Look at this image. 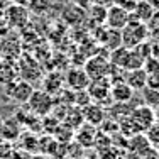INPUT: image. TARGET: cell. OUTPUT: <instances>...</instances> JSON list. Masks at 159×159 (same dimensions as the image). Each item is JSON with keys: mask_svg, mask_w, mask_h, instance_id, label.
<instances>
[{"mask_svg": "<svg viewBox=\"0 0 159 159\" xmlns=\"http://www.w3.org/2000/svg\"><path fill=\"white\" fill-rule=\"evenodd\" d=\"M120 32H122V46L130 48V49L137 48L139 44H142L147 39V36H149L147 25L144 22L137 20V19H132V17Z\"/></svg>", "mask_w": 159, "mask_h": 159, "instance_id": "1", "label": "cell"}, {"mask_svg": "<svg viewBox=\"0 0 159 159\" xmlns=\"http://www.w3.org/2000/svg\"><path fill=\"white\" fill-rule=\"evenodd\" d=\"M32 92H34V88L27 80L17 78L16 81L5 85L7 97H9L10 100H14V102H19V103H27L29 98H31V95H32Z\"/></svg>", "mask_w": 159, "mask_h": 159, "instance_id": "2", "label": "cell"}, {"mask_svg": "<svg viewBox=\"0 0 159 159\" xmlns=\"http://www.w3.org/2000/svg\"><path fill=\"white\" fill-rule=\"evenodd\" d=\"M129 119L139 129V132H144L147 127H151L156 122L154 108L149 107V105H137V107H134L130 110V113H129Z\"/></svg>", "mask_w": 159, "mask_h": 159, "instance_id": "3", "label": "cell"}, {"mask_svg": "<svg viewBox=\"0 0 159 159\" xmlns=\"http://www.w3.org/2000/svg\"><path fill=\"white\" fill-rule=\"evenodd\" d=\"M130 20V12L124 7L117 5V3H112L110 7H107V17H105V22L110 29H117V31H122L127 25V22Z\"/></svg>", "mask_w": 159, "mask_h": 159, "instance_id": "4", "label": "cell"}, {"mask_svg": "<svg viewBox=\"0 0 159 159\" xmlns=\"http://www.w3.org/2000/svg\"><path fill=\"white\" fill-rule=\"evenodd\" d=\"M29 107L34 113H39V115H46L48 112L52 110V105H54V100H52V95L44 90H34L31 98H29Z\"/></svg>", "mask_w": 159, "mask_h": 159, "instance_id": "5", "label": "cell"}, {"mask_svg": "<svg viewBox=\"0 0 159 159\" xmlns=\"http://www.w3.org/2000/svg\"><path fill=\"white\" fill-rule=\"evenodd\" d=\"M83 70L86 71V75L90 76V80H98V78H107L110 75L112 70V63L110 59L100 58V56H95V58H90L86 61L85 68Z\"/></svg>", "mask_w": 159, "mask_h": 159, "instance_id": "6", "label": "cell"}, {"mask_svg": "<svg viewBox=\"0 0 159 159\" xmlns=\"http://www.w3.org/2000/svg\"><path fill=\"white\" fill-rule=\"evenodd\" d=\"M110 90H112V81L110 78H98V80H90V85L86 86V92L90 95V100L95 102H103L110 97Z\"/></svg>", "mask_w": 159, "mask_h": 159, "instance_id": "7", "label": "cell"}, {"mask_svg": "<svg viewBox=\"0 0 159 159\" xmlns=\"http://www.w3.org/2000/svg\"><path fill=\"white\" fill-rule=\"evenodd\" d=\"M7 22L12 27H24L29 20V12L25 7H22V3H16V5L7 7Z\"/></svg>", "mask_w": 159, "mask_h": 159, "instance_id": "8", "label": "cell"}, {"mask_svg": "<svg viewBox=\"0 0 159 159\" xmlns=\"http://www.w3.org/2000/svg\"><path fill=\"white\" fill-rule=\"evenodd\" d=\"M66 83L71 90H86V86L90 85V76L86 75L85 70L78 68V70H70L66 75Z\"/></svg>", "mask_w": 159, "mask_h": 159, "instance_id": "9", "label": "cell"}, {"mask_svg": "<svg viewBox=\"0 0 159 159\" xmlns=\"http://www.w3.org/2000/svg\"><path fill=\"white\" fill-rule=\"evenodd\" d=\"M154 12H156V7L151 3V0H142V2H135L134 9L130 12V17L147 24V22L152 20Z\"/></svg>", "mask_w": 159, "mask_h": 159, "instance_id": "10", "label": "cell"}, {"mask_svg": "<svg viewBox=\"0 0 159 159\" xmlns=\"http://www.w3.org/2000/svg\"><path fill=\"white\" fill-rule=\"evenodd\" d=\"M130 141H129V149H130V152L134 154V156H146L149 151H152L154 147L149 144V141L146 139V135H144V132H139V134H134L132 137H129Z\"/></svg>", "mask_w": 159, "mask_h": 159, "instance_id": "11", "label": "cell"}, {"mask_svg": "<svg viewBox=\"0 0 159 159\" xmlns=\"http://www.w3.org/2000/svg\"><path fill=\"white\" fill-rule=\"evenodd\" d=\"M83 110V120H85L86 124H90V125H100V124H103L105 120V110L100 107L98 103H93V105H85V107L81 108Z\"/></svg>", "mask_w": 159, "mask_h": 159, "instance_id": "12", "label": "cell"}, {"mask_svg": "<svg viewBox=\"0 0 159 159\" xmlns=\"http://www.w3.org/2000/svg\"><path fill=\"white\" fill-rule=\"evenodd\" d=\"M124 81L130 86L132 90H142L147 85V71L144 68H135V70H129L125 73Z\"/></svg>", "mask_w": 159, "mask_h": 159, "instance_id": "13", "label": "cell"}, {"mask_svg": "<svg viewBox=\"0 0 159 159\" xmlns=\"http://www.w3.org/2000/svg\"><path fill=\"white\" fill-rule=\"evenodd\" d=\"M134 90L127 85L125 81H119V83H112V90H110V97L113 102L117 103H127L132 100Z\"/></svg>", "mask_w": 159, "mask_h": 159, "instance_id": "14", "label": "cell"}, {"mask_svg": "<svg viewBox=\"0 0 159 159\" xmlns=\"http://www.w3.org/2000/svg\"><path fill=\"white\" fill-rule=\"evenodd\" d=\"M19 76V66L14 61L9 59H2L0 61V83L2 85H9V83L16 81Z\"/></svg>", "mask_w": 159, "mask_h": 159, "instance_id": "15", "label": "cell"}, {"mask_svg": "<svg viewBox=\"0 0 159 159\" xmlns=\"http://www.w3.org/2000/svg\"><path fill=\"white\" fill-rule=\"evenodd\" d=\"M76 139L80 144L83 146H92L95 142L97 135H95V125H90V124H83L80 127V130L76 132Z\"/></svg>", "mask_w": 159, "mask_h": 159, "instance_id": "16", "label": "cell"}, {"mask_svg": "<svg viewBox=\"0 0 159 159\" xmlns=\"http://www.w3.org/2000/svg\"><path fill=\"white\" fill-rule=\"evenodd\" d=\"M61 85H63V75L59 73H49L46 78H44V86L43 90L48 93H58L61 90Z\"/></svg>", "mask_w": 159, "mask_h": 159, "instance_id": "17", "label": "cell"}, {"mask_svg": "<svg viewBox=\"0 0 159 159\" xmlns=\"http://www.w3.org/2000/svg\"><path fill=\"white\" fill-rule=\"evenodd\" d=\"M103 43L107 44V48L113 51V49L120 48L122 46V32L117 31V29H105L103 32Z\"/></svg>", "mask_w": 159, "mask_h": 159, "instance_id": "18", "label": "cell"}, {"mask_svg": "<svg viewBox=\"0 0 159 159\" xmlns=\"http://www.w3.org/2000/svg\"><path fill=\"white\" fill-rule=\"evenodd\" d=\"M141 92H142L144 100H146V105H149V107H152V108H156L159 105V86L156 88V86H147L146 85Z\"/></svg>", "mask_w": 159, "mask_h": 159, "instance_id": "19", "label": "cell"}, {"mask_svg": "<svg viewBox=\"0 0 159 159\" xmlns=\"http://www.w3.org/2000/svg\"><path fill=\"white\" fill-rule=\"evenodd\" d=\"M144 135H146V139L149 141L151 146L157 147L159 146V124L154 122L151 127H147L146 130H144Z\"/></svg>", "mask_w": 159, "mask_h": 159, "instance_id": "20", "label": "cell"}, {"mask_svg": "<svg viewBox=\"0 0 159 159\" xmlns=\"http://www.w3.org/2000/svg\"><path fill=\"white\" fill-rule=\"evenodd\" d=\"M93 3H97V5H102V7H110L113 3V0H92Z\"/></svg>", "mask_w": 159, "mask_h": 159, "instance_id": "21", "label": "cell"}, {"mask_svg": "<svg viewBox=\"0 0 159 159\" xmlns=\"http://www.w3.org/2000/svg\"><path fill=\"white\" fill-rule=\"evenodd\" d=\"M142 159H159V154L156 152V149H152V151H149L146 156H142Z\"/></svg>", "mask_w": 159, "mask_h": 159, "instance_id": "22", "label": "cell"}, {"mask_svg": "<svg viewBox=\"0 0 159 159\" xmlns=\"http://www.w3.org/2000/svg\"><path fill=\"white\" fill-rule=\"evenodd\" d=\"M149 34H151V37H152L154 41H157V43H159V25H157V27H152V31H151Z\"/></svg>", "mask_w": 159, "mask_h": 159, "instance_id": "23", "label": "cell"}, {"mask_svg": "<svg viewBox=\"0 0 159 159\" xmlns=\"http://www.w3.org/2000/svg\"><path fill=\"white\" fill-rule=\"evenodd\" d=\"M154 117H156V122L159 124V105H157L156 108H154Z\"/></svg>", "mask_w": 159, "mask_h": 159, "instance_id": "24", "label": "cell"}, {"mask_svg": "<svg viewBox=\"0 0 159 159\" xmlns=\"http://www.w3.org/2000/svg\"><path fill=\"white\" fill-rule=\"evenodd\" d=\"M154 149H156V152L159 154V146H157V147H154Z\"/></svg>", "mask_w": 159, "mask_h": 159, "instance_id": "25", "label": "cell"}, {"mask_svg": "<svg viewBox=\"0 0 159 159\" xmlns=\"http://www.w3.org/2000/svg\"><path fill=\"white\" fill-rule=\"evenodd\" d=\"M137 2H142V0H137Z\"/></svg>", "mask_w": 159, "mask_h": 159, "instance_id": "26", "label": "cell"}]
</instances>
